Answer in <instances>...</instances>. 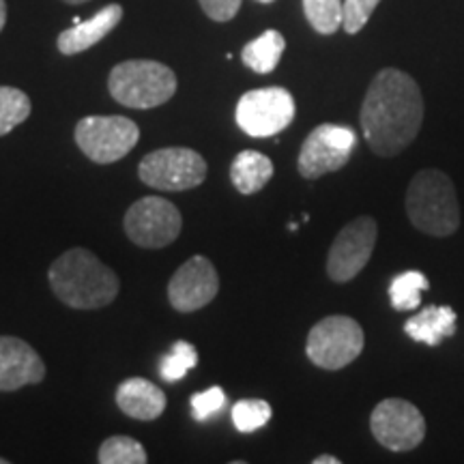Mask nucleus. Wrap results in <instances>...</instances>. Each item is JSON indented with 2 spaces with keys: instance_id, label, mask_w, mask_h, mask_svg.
I'll list each match as a JSON object with an SVG mask.
<instances>
[{
  "instance_id": "16",
  "label": "nucleus",
  "mask_w": 464,
  "mask_h": 464,
  "mask_svg": "<svg viewBox=\"0 0 464 464\" xmlns=\"http://www.w3.org/2000/svg\"><path fill=\"white\" fill-rule=\"evenodd\" d=\"M166 393L158 385L140 376H133L119 385L116 390V406L127 417L138 421H153L166 411Z\"/></svg>"
},
{
  "instance_id": "31",
  "label": "nucleus",
  "mask_w": 464,
  "mask_h": 464,
  "mask_svg": "<svg viewBox=\"0 0 464 464\" xmlns=\"http://www.w3.org/2000/svg\"><path fill=\"white\" fill-rule=\"evenodd\" d=\"M63 3H67V5H84V3H89V0H63Z\"/></svg>"
},
{
  "instance_id": "26",
  "label": "nucleus",
  "mask_w": 464,
  "mask_h": 464,
  "mask_svg": "<svg viewBox=\"0 0 464 464\" xmlns=\"http://www.w3.org/2000/svg\"><path fill=\"white\" fill-rule=\"evenodd\" d=\"M379 3L381 0H344L342 3V28L348 34H357L368 24Z\"/></svg>"
},
{
  "instance_id": "20",
  "label": "nucleus",
  "mask_w": 464,
  "mask_h": 464,
  "mask_svg": "<svg viewBox=\"0 0 464 464\" xmlns=\"http://www.w3.org/2000/svg\"><path fill=\"white\" fill-rule=\"evenodd\" d=\"M430 288L428 277L421 271H404L396 276L390 284V299L393 310L413 312L421 305V293Z\"/></svg>"
},
{
  "instance_id": "14",
  "label": "nucleus",
  "mask_w": 464,
  "mask_h": 464,
  "mask_svg": "<svg viewBox=\"0 0 464 464\" xmlns=\"http://www.w3.org/2000/svg\"><path fill=\"white\" fill-rule=\"evenodd\" d=\"M45 379V363L28 342L0 335V392H17Z\"/></svg>"
},
{
  "instance_id": "22",
  "label": "nucleus",
  "mask_w": 464,
  "mask_h": 464,
  "mask_svg": "<svg viewBox=\"0 0 464 464\" xmlns=\"http://www.w3.org/2000/svg\"><path fill=\"white\" fill-rule=\"evenodd\" d=\"M100 464H144L149 460L147 450L131 437H110L102 443Z\"/></svg>"
},
{
  "instance_id": "10",
  "label": "nucleus",
  "mask_w": 464,
  "mask_h": 464,
  "mask_svg": "<svg viewBox=\"0 0 464 464\" xmlns=\"http://www.w3.org/2000/svg\"><path fill=\"white\" fill-rule=\"evenodd\" d=\"M355 147L357 136L351 127L334 123L318 125L301 144L297 170L307 181L338 172L348 164Z\"/></svg>"
},
{
  "instance_id": "19",
  "label": "nucleus",
  "mask_w": 464,
  "mask_h": 464,
  "mask_svg": "<svg viewBox=\"0 0 464 464\" xmlns=\"http://www.w3.org/2000/svg\"><path fill=\"white\" fill-rule=\"evenodd\" d=\"M284 50H286V39H284V34L280 31H276V28H269V31H265L260 37L246 44V48L241 50V61L247 69L265 75L271 73L277 65H280Z\"/></svg>"
},
{
  "instance_id": "6",
  "label": "nucleus",
  "mask_w": 464,
  "mask_h": 464,
  "mask_svg": "<svg viewBox=\"0 0 464 464\" xmlns=\"http://www.w3.org/2000/svg\"><path fill=\"white\" fill-rule=\"evenodd\" d=\"M75 144L95 164H114L131 153L140 130L127 116H84L73 130Z\"/></svg>"
},
{
  "instance_id": "18",
  "label": "nucleus",
  "mask_w": 464,
  "mask_h": 464,
  "mask_svg": "<svg viewBox=\"0 0 464 464\" xmlns=\"http://www.w3.org/2000/svg\"><path fill=\"white\" fill-rule=\"evenodd\" d=\"M274 177V161L258 150H241L230 164V181L243 196H252Z\"/></svg>"
},
{
  "instance_id": "30",
  "label": "nucleus",
  "mask_w": 464,
  "mask_h": 464,
  "mask_svg": "<svg viewBox=\"0 0 464 464\" xmlns=\"http://www.w3.org/2000/svg\"><path fill=\"white\" fill-rule=\"evenodd\" d=\"M314 464H340V458H335V456H318V458H314Z\"/></svg>"
},
{
  "instance_id": "24",
  "label": "nucleus",
  "mask_w": 464,
  "mask_h": 464,
  "mask_svg": "<svg viewBox=\"0 0 464 464\" xmlns=\"http://www.w3.org/2000/svg\"><path fill=\"white\" fill-rule=\"evenodd\" d=\"M274 415V409H271L269 402L265 400L252 398V400H239L235 406H232V423L241 434L256 432L260 428L266 426V421Z\"/></svg>"
},
{
  "instance_id": "27",
  "label": "nucleus",
  "mask_w": 464,
  "mask_h": 464,
  "mask_svg": "<svg viewBox=\"0 0 464 464\" xmlns=\"http://www.w3.org/2000/svg\"><path fill=\"white\" fill-rule=\"evenodd\" d=\"M189 404H191V415H194V420L207 421L208 417H213L224 409L226 393L222 387L213 385V387H208L207 392L194 393L189 400Z\"/></svg>"
},
{
  "instance_id": "1",
  "label": "nucleus",
  "mask_w": 464,
  "mask_h": 464,
  "mask_svg": "<svg viewBox=\"0 0 464 464\" xmlns=\"http://www.w3.org/2000/svg\"><path fill=\"white\" fill-rule=\"evenodd\" d=\"M363 138L379 158H396L423 123V95L409 73L387 67L374 75L362 103Z\"/></svg>"
},
{
  "instance_id": "8",
  "label": "nucleus",
  "mask_w": 464,
  "mask_h": 464,
  "mask_svg": "<svg viewBox=\"0 0 464 464\" xmlns=\"http://www.w3.org/2000/svg\"><path fill=\"white\" fill-rule=\"evenodd\" d=\"M125 235L144 249H161L179 239L183 230L181 211L160 196H144L127 208Z\"/></svg>"
},
{
  "instance_id": "11",
  "label": "nucleus",
  "mask_w": 464,
  "mask_h": 464,
  "mask_svg": "<svg viewBox=\"0 0 464 464\" xmlns=\"http://www.w3.org/2000/svg\"><path fill=\"white\" fill-rule=\"evenodd\" d=\"M370 430L385 450L411 451L426 437V420L409 400L387 398L374 406Z\"/></svg>"
},
{
  "instance_id": "28",
  "label": "nucleus",
  "mask_w": 464,
  "mask_h": 464,
  "mask_svg": "<svg viewBox=\"0 0 464 464\" xmlns=\"http://www.w3.org/2000/svg\"><path fill=\"white\" fill-rule=\"evenodd\" d=\"M198 3L213 22H230L241 9V0H198Z\"/></svg>"
},
{
  "instance_id": "4",
  "label": "nucleus",
  "mask_w": 464,
  "mask_h": 464,
  "mask_svg": "<svg viewBox=\"0 0 464 464\" xmlns=\"http://www.w3.org/2000/svg\"><path fill=\"white\" fill-rule=\"evenodd\" d=\"M108 91L121 106L150 110L172 100L177 92V73L160 61L133 58L119 63L110 72Z\"/></svg>"
},
{
  "instance_id": "29",
  "label": "nucleus",
  "mask_w": 464,
  "mask_h": 464,
  "mask_svg": "<svg viewBox=\"0 0 464 464\" xmlns=\"http://www.w3.org/2000/svg\"><path fill=\"white\" fill-rule=\"evenodd\" d=\"M5 24H7V3L0 0V33H3Z\"/></svg>"
},
{
  "instance_id": "12",
  "label": "nucleus",
  "mask_w": 464,
  "mask_h": 464,
  "mask_svg": "<svg viewBox=\"0 0 464 464\" xmlns=\"http://www.w3.org/2000/svg\"><path fill=\"white\" fill-rule=\"evenodd\" d=\"M379 226L372 218L362 216L338 232L327 256V276L335 284H346L362 274L372 258Z\"/></svg>"
},
{
  "instance_id": "7",
  "label": "nucleus",
  "mask_w": 464,
  "mask_h": 464,
  "mask_svg": "<svg viewBox=\"0 0 464 464\" xmlns=\"http://www.w3.org/2000/svg\"><path fill=\"white\" fill-rule=\"evenodd\" d=\"M138 177L149 188L160 191H188L207 179V161L198 150L188 147H166L144 155Z\"/></svg>"
},
{
  "instance_id": "21",
  "label": "nucleus",
  "mask_w": 464,
  "mask_h": 464,
  "mask_svg": "<svg viewBox=\"0 0 464 464\" xmlns=\"http://www.w3.org/2000/svg\"><path fill=\"white\" fill-rule=\"evenodd\" d=\"M33 103L24 91L0 86V136H7L31 116Z\"/></svg>"
},
{
  "instance_id": "5",
  "label": "nucleus",
  "mask_w": 464,
  "mask_h": 464,
  "mask_svg": "<svg viewBox=\"0 0 464 464\" xmlns=\"http://www.w3.org/2000/svg\"><path fill=\"white\" fill-rule=\"evenodd\" d=\"M365 335L351 316H327L310 329L305 342L307 359L321 370H342L362 355Z\"/></svg>"
},
{
  "instance_id": "23",
  "label": "nucleus",
  "mask_w": 464,
  "mask_h": 464,
  "mask_svg": "<svg viewBox=\"0 0 464 464\" xmlns=\"http://www.w3.org/2000/svg\"><path fill=\"white\" fill-rule=\"evenodd\" d=\"M196 365H198V351H196V346L185 340H179L172 344L170 353L161 359L160 376L166 382H179Z\"/></svg>"
},
{
  "instance_id": "15",
  "label": "nucleus",
  "mask_w": 464,
  "mask_h": 464,
  "mask_svg": "<svg viewBox=\"0 0 464 464\" xmlns=\"http://www.w3.org/2000/svg\"><path fill=\"white\" fill-rule=\"evenodd\" d=\"M121 20H123V7L116 3L106 5V7L97 11L91 20L82 22L75 17V24L58 34V50L65 56H73L80 54V52L91 50L92 45H97L102 39H106L108 34L119 26Z\"/></svg>"
},
{
  "instance_id": "9",
  "label": "nucleus",
  "mask_w": 464,
  "mask_h": 464,
  "mask_svg": "<svg viewBox=\"0 0 464 464\" xmlns=\"http://www.w3.org/2000/svg\"><path fill=\"white\" fill-rule=\"evenodd\" d=\"M295 100L282 86H266L243 92L235 119L247 136L269 138L286 130L295 119Z\"/></svg>"
},
{
  "instance_id": "33",
  "label": "nucleus",
  "mask_w": 464,
  "mask_h": 464,
  "mask_svg": "<svg viewBox=\"0 0 464 464\" xmlns=\"http://www.w3.org/2000/svg\"><path fill=\"white\" fill-rule=\"evenodd\" d=\"M0 464H9L7 458H0Z\"/></svg>"
},
{
  "instance_id": "2",
  "label": "nucleus",
  "mask_w": 464,
  "mask_h": 464,
  "mask_svg": "<svg viewBox=\"0 0 464 464\" xmlns=\"http://www.w3.org/2000/svg\"><path fill=\"white\" fill-rule=\"evenodd\" d=\"M52 293L73 310H97L112 304L121 290L119 277L91 249L72 247L48 271Z\"/></svg>"
},
{
  "instance_id": "13",
  "label": "nucleus",
  "mask_w": 464,
  "mask_h": 464,
  "mask_svg": "<svg viewBox=\"0 0 464 464\" xmlns=\"http://www.w3.org/2000/svg\"><path fill=\"white\" fill-rule=\"evenodd\" d=\"M219 293V277L205 256H191L174 271L168 284V301L177 312L189 314L211 304Z\"/></svg>"
},
{
  "instance_id": "17",
  "label": "nucleus",
  "mask_w": 464,
  "mask_h": 464,
  "mask_svg": "<svg viewBox=\"0 0 464 464\" xmlns=\"http://www.w3.org/2000/svg\"><path fill=\"white\" fill-rule=\"evenodd\" d=\"M456 323L458 316L450 305H428L404 323V334L421 344L439 346L445 338L456 334Z\"/></svg>"
},
{
  "instance_id": "32",
  "label": "nucleus",
  "mask_w": 464,
  "mask_h": 464,
  "mask_svg": "<svg viewBox=\"0 0 464 464\" xmlns=\"http://www.w3.org/2000/svg\"><path fill=\"white\" fill-rule=\"evenodd\" d=\"M256 3H263V5H271V3H276V0H256Z\"/></svg>"
},
{
  "instance_id": "25",
  "label": "nucleus",
  "mask_w": 464,
  "mask_h": 464,
  "mask_svg": "<svg viewBox=\"0 0 464 464\" xmlns=\"http://www.w3.org/2000/svg\"><path fill=\"white\" fill-rule=\"evenodd\" d=\"M310 26L321 34H334L342 26V0H304Z\"/></svg>"
},
{
  "instance_id": "3",
  "label": "nucleus",
  "mask_w": 464,
  "mask_h": 464,
  "mask_svg": "<svg viewBox=\"0 0 464 464\" xmlns=\"http://www.w3.org/2000/svg\"><path fill=\"white\" fill-rule=\"evenodd\" d=\"M406 216L430 237L454 235L460 228V205L448 174L434 168L417 172L406 189Z\"/></svg>"
}]
</instances>
